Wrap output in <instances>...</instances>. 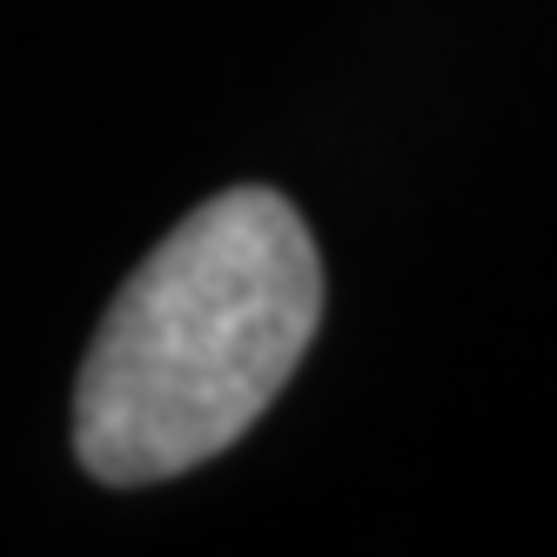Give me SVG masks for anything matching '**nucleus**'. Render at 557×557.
Returning a JSON list of instances; mask_svg holds the SVG:
<instances>
[{"label": "nucleus", "mask_w": 557, "mask_h": 557, "mask_svg": "<svg viewBox=\"0 0 557 557\" xmlns=\"http://www.w3.org/2000/svg\"><path fill=\"white\" fill-rule=\"evenodd\" d=\"M323 262L275 188H228L175 222L108 302L74 383V457L101 484H162L222 457L302 363Z\"/></svg>", "instance_id": "1"}]
</instances>
